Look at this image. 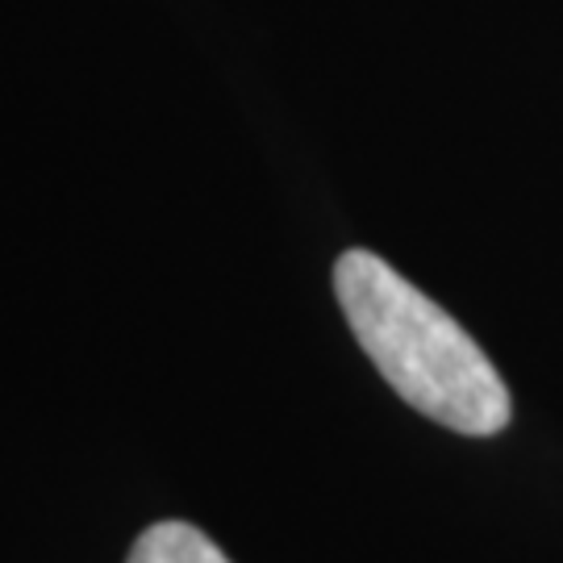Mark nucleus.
Segmentation results:
<instances>
[{
	"instance_id": "f257e3e1",
	"label": "nucleus",
	"mask_w": 563,
	"mask_h": 563,
	"mask_svg": "<svg viewBox=\"0 0 563 563\" xmlns=\"http://www.w3.org/2000/svg\"><path fill=\"white\" fill-rule=\"evenodd\" d=\"M334 297L388 388L430 422L472 439L501 434L514 401L484 346L443 305L372 251H342Z\"/></svg>"
},
{
	"instance_id": "f03ea898",
	"label": "nucleus",
	"mask_w": 563,
	"mask_h": 563,
	"mask_svg": "<svg viewBox=\"0 0 563 563\" xmlns=\"http://www.w3.org/2000/svg\"><path fill=\"white\" fill-rule=\"evenodd\" d=\"M125 563H230V555L192 522H155L134 539Z\"/></svg>"
}]
</instances>
